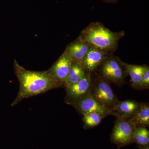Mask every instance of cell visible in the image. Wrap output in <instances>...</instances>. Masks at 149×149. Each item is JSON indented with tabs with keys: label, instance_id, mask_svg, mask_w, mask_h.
Segmentation results:
<instances>
[{
	"label": "cell",
	"instance_id": "obj_17",
	"mask_svg": "<svg viewBox=\"0 0 149 149\" xmlns=\"http://www.w3.org/2000/svg\"><path fill=\"white\" fill-rule=\"evenodd\" d=\"M149 67L148 66L146 72L143 75L140 84V89H149Z\"/></svg>",
	"mask_w": 149,
	"mask_h": 149
},
{
	"label": "cell",
	"instance_id": "obj_16",
	"mask_svg": "<svg viewBox=\"0 0 149 149\" xmlns=\"http://www.w3.org/2000/svg\"><path fill=\"white\" fill-rule=\"evenodd\" d=\"M104 118L101 115L95 113L83 115L84 128L86 129L95 127L100 123Z\"/></svg>",
	"mask_w": 149,
	"mask_h": 149
},
{
	"label": "cell",
	"instance_id": "obj_12",
	"mask_svg": "<svg viewBox=\"0 0 149 149\" xmlns=\"http://www.w3.org/2000/svg\"><path fill=\"white\" fill-rule=\"evenodd\" d=\"M123 64L126 73L131 78L132 87L135 89H140L142 77L148 66L128 64L123 62Z\"/></svg>",
	"mask_w": 149,
	"mask_h": 149
},
{
	"label": "cell",
	"instance_id": "obj_1",
	"mask_svg": "<svg viewBox=\"0 0 149 149\" xmlns=\"http://www.w3.org/2000/svg\"><path fill=\"white\" fill-rule=\"evenodd\" d=\"M13 66L19 88L17 95L11 104V107H14L24 99L64 87L63 83L54 78L47 70H28L20 65L16 60L14 61Z\"/></svg>",
	"mask_w": 149,
	"mask_h": 149
},
{
	"label": "cell",
	"instance_id": "obj_11",
	"mask_svg": "<svg viewBox=\"0 0 149 149\" xmlns=\"http://www.w3.org/2000/svg\"><path fill=\"white\" fill-rule=\"evenodd\" d=\"M140 103L132 100L118 101L111 109V115L119 118H130L138 108Z\"/></svg>",
	"mask_w": 149,
	"mask_h": 149
},
{
	"label": "cell",
	"instance_id": "obj_4",
	"mask_svg": "<svg viewBox=\"0 0 149 149\" xmlns=\"http://www.w3.org/2000/svg\"><path fill=\"white\" fill-rule=\"evenodd\" d=\"M91 94L93 97L111 111L119 101L109 83L99 75L92 81Z\"/></svg>",
	"mask_w": 149,
	"mask_h": 149
},
{
	"label": "cell",
	"instance_id": "obj_18",
	"mask_svg": "<svg viewBox=\"0 0 149 149\" xmlns=\"http://www.w3.org/2000/svg\"><path fill=\"white\" fill-rule=\"evenodd\" d=\"M139 149H149V147L143 146H139Z\"/></svg>",
	"mask_w": 149,
	"mask_h": 149
},
{
	"label": "cell",
	"instance_id": "obj_7",
	"mask_svg": "<svg viewBox=\"0 0 149 149\" xmlns=\"http://www.w3.org/2000/svg\"><path fill=\"white\" fill-rule=\"evenodd\" d=\"M73 106L79 113L83 115L95 113L101 115L104 118L111 115V110L93 97L91 93L75 102Z\"/></svg>",
	"mask_w": 149,
	"mask_h": 149
},
{
	"label": "cell",
	"instance_id": "obj_6",
	"mask_svg": "<svg viewBox=\"0 0 149 149\" xmlns=\"http://www.w3.org/2000/svg\"><path fill=\"white\" fill-rule=\"evenodd\" d=\"M91 74L88 72L80 81L65 88L66 93L65 101L67 104L73 106L79 100L91 93L93 81Z\"/></svg>",
	"mask_w": 149,
	"mask_h": 149
},
{
	"label": "cell",
	"instance_id": "obj_13",
	"mask_svg": "<svg viewBox=\"0 0 149 149\" xmlns=\"http://www.w3.org/2000/svg\"><path fill=\"white\" fill-rule=\"evenodd\" d=\"M135 127H146L149 125V105L148 103H140L133 115L128 118Z\"/></svg>",
	"mask_w": 149,
	"mask_h": 149
},
{
	"label": "cell",
	"instance_id": "obj_2",
	"mask_svg": "<svg viewBox=\"0 0 149 149\" xmlns=\"http://www.w3.org/2000/svg\"><path fill=\"white\" fill-rule=\"evenodd\" d=\"M125 35L124 31L112 32L101 22H97L90 23L78 38L91 47L112 54L117 49L119 40Z\"/></svg>",
	"mask_w": 149,
	"mask_h": 149
},
{
	"label": "cell",
	"instance_id": "obj_10",
	"mask_svg": "<svg viewBox=\"0 0 149 149\" xmlns=\"http://www.w3.org/2000/svg\"><path fill=\"white\" fill-rule=\"evenodd\" d=\"M109 55L91 47L83 60L82 65L87 72L92 73L99 68Z\"/></svg>",
	"mask_w": 149,
	"mask_h": 149
},
{
	"label": "cell",
	"instance_id": "obj_8",
	"mask_svg": "<svg viewBox=\"0 0 149 149\" xmlns=\"http://www.w3.org/2000/svg\"><path fill=\"white\" fill-rule=\"evenodd\" d=\"M72 62L64 52L54 63L47 72L54 78L64 85Z\"/></svg>",
	"mask_w": 149,
	"mask_h": 149
},
{
	"label": "cell",
	"instance_id": "obj_5",
	"mask_svg": "<svg viewBox=\"0 0 149 149\" xmlns=\"http://www.w3.org/2000/svg\"><path fill=\"white\" fill-rule=\"evenodd\" d=\"M135 128L129 119L116 118L111 135V141L118 148L133 143Z\"/></svg>",
	"mask_w": 149,
	"mask_h": 149
},
{
	"label": "cell",
	"instance_id": "obj_9",
	"mask_svg": "<svg viewBox=\"0 0 149 149\" xmlns=\"http://www.w3.org/2000/svg\"><path fill=\"white\" fill-rule=\"evenodd\" d=\"M91 47L88 43L77 38L67 46L64 52L72 63L82 65L86 54Z\"/></svg>",
	"mask_w": 149,
	"mask_h": 149
},
{
	"label": "cell",
	"instance_id": "obj_15",
	"mask_svg": "<svg viewBox=\"0 0 149 149\" xmlns=\"http://www.w3.org/2000/svg\"><path fill=\"white\" fill-rule=\"evenodd\" d=\"M133 141L139 146L149 147V131L147 127H135Z\"/></svg>",
	"mask_w": 149,
	"mask_h": 149
},
{
	"label": "cell",
	"instance_id": "obj_3",
	"mask_svg": "<svg viewBox=\"0 0 149 149\" xmlns=\"http://www.w3.org/2000/svg\"><path fill=\"white\" fill-rule=\"evenodd\" d=\"M99 68V76L109 83L121 86L125 82L128 74L124 69L123 61L118 57L109 55L103 61Z\"/></svg>",
	"mask_w": 149,
	"mask_h": 149
},
{
	"label": "cell",
	"instance_id": "obj_14",
	"mask_svg": "<svg viewBox=\"0 0 149 149\" xmlns=\"http://www.w3.org/2000/svg\"><path fill=\"white\" fill-rule=\"evenodd\" d=\"M88 72L82 65L72 63L66 80L64 83V87L66 88L70 85L77 83L86 76Z\"/></svg>",
	"mask_w": 149,
	"mask_h": 149
}]
</instances>
